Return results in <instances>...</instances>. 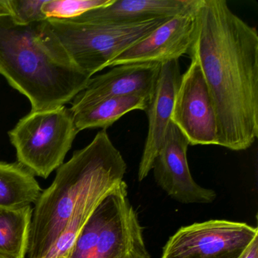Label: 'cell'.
Masks as SVG:
<instances>
[{"mask_svg": "<svg viewBox=\"0 0 258 258\" xmlns=\"http://www.w3.org/2000/svg\"><path fill=\"white\" fill-rule=\"evenodd\" d=\"M188 55L197 61L214 105L217 146L250 148L258 137V34L226 0H199Z\"/></svg>", "mask_w": 258, "mask_h": 258, "instance_id": "obj_1", "label": "cell"}, {"mask_svg": "<svg viewBox=\"0 0 258 258\" xmlns=\"http://www.w3.org/2000/svg\"><path fill=\"white\" fill-rule=\"evenodd\" d=\"M0 74L29 99L31 111L64 106L91 78L68 55L49 20L28 25L0 16Z\"/></svg>", "mask_w": 258, "mask_h": 258, "instance_id": "obj_2", "label": "cell"}, {"mask_svg": "<svg viewBox=\"0 0 258 258\" xmlns=\"http://www.w3.org/2000/svg\"><path fill=\"white\" fill-rule=\"evenodd\" d=\"M126 164L105 130L60 166L52 185L40 195L33 211L28 256L49 253L76 210L89 199L123 182Z\"/></svg>", "mask_w": 258, "mask_h": 258, "instance_id": "obj_3", "label": "cell"}, {"mask_svg": "<svg viewBox=\"0 0 258 258\" xmlns=\"http://www.w3.org/2000/svg\"><path fill=\"white\" fill-rule=\"evenodd\" d=\"M170 19H153L128 25L48 20L72 61L92 78L95 74L108 67L115 57Z\"/></svg>", "mask_w": 258, "mask_h": 258, "instance_id": "obj_4", "label": "cell"}, {"mask_svg": "<svg viewBox=\"0 0 258 258\" xmlns=\"http://www.w3.org/2000/svg\"><path fill=\"white\" fill-rule=\"evenodd\" d=\"M79 133L71 108L31 111L9 132L18 162L32 174L46 178L62 165Z\"/></svg>", "mask_w": 258, "mask_h": 258, "instance_id": "obj_5", "label": "cell"}, {"mask_svg": "<svg viewBox=\"0 0 258 258\" xmlns=\"http://www.w3.org/2000/svg\"><path fill=\"white\" fill-rule=\"evenodd\" d=\"M256 236L257 228L241 222L193 223L182 226L169 238L161 258H241Z\"/></svg>", "mask_w": 258, "mask_h": 258, "instance_id": "obj_6", "label": "cell"}, {"mask_svg": "<svg viewBox=\"0 0 258 258\" xmlns=\"http://www.w3.org/2000/svg\"><path fill=\"white\" fill-rule=\"evenodd\" d=\"M171 122L191 146H217V122L212 100L197 61L181 75Z\"/></svg>", "mask_w": 258, "mask_h": 258, "instance_id": "obj_7", "label": "cell"}, {"mask_svg": "<svg viewBox=\"0 0 258 258\" xmlns=\"http://www.w3.org/2000/svg\"><path fill=\"white\" fill-rule=\"evenodd\" d=\"M188 146L185 136L170 122L154 162L155 180L171 199L179 203H212L217 199L215 191L201 186L191 176L187 160Z\"/></svg>", "mask_w": 258, "mask_h": 258, "instance_id": "obj_8", "label": "cell"}, {"mask_svg": "<svg viewBox=\"0 0 258 258\" xmlns=\"http://www.w3.org/2000/svg\"><path fill=\"white\" fill-rule=\"evenodd\" d=\"M197 7L161 24L143 40L115 57L108 67L134 63L162 64L188 55L194 39Z\"/></svg>", "mask_w": 258, "mask_h": 258, "instance_id": "obj_9", "label": "cell"}, {"mask_svg": "<svg viewBox=\"0 0 258 258\" xmlns=\"http://www.w3.org/2000/svg\"><path fill=\"white\" fill-rule=\"evenodd\" d=\"M159 63L120 64L91 78L87 87L78 93L71 110L110 98L141 96L150 99L161 71Z\"/></svg>", "mask_w": 258, "mask_h": 258, "instance_id": "obj_10", "label": "cell"}, {"mask_svg": "<svg viewBox=\"0 0 258 258\" xmlns=\"http://www.w3.org/2000/svg\"><path fill=\"white\" fill-rule=\"evenodd\" d=\"M178 59L162 63L153 94L146 111L148 133L138 169V179H146L153 168L157 155L164 141L171 122L173 104L181 78Z\"/></svg>", "mask_w": 258, "mask_h": 258, "instance_id": "obj_11", "label": "cell"}, {"mask_svg": "<svg viewBox=\"0 0 258 258\" xmlns=\"http://www.w3.org/2000/svg\"><path fill=\"white\" fill-rule=\"evenodd\" d=\"M199 0H114L106 7L90 10L72 19L75 23L128 25L170 19L192 11Z\"/></svg>", "mask_w": 258, "mask_h": 258, "instance_id": "obj_12", "label": "cell"}, {"mask_svg": "<svg viewBox=\"0 0 258 258\" xmlns=\"http://www.w3.org/2000/svg\"><path fill=\"white\" fill-rule=\"evenodd\" d=\"M89 258H151L138 215L123 195L115 212L101 231Z\"/></svg>", "mask_w": 258, "mask_h": 258, "instance_id": "obj_13", "label": "cell"}, {"mask_svg": "<svg viewBox=\"0 0 258 258\" xmlns=\"http://www.w3.org/2000/svg\"><path fill=\"white\" fill-rule=\"evenodd\" d=\"M149 99L141 96H123L103 99L73 110L74 121L78 131L108 129L125 114L135 110L146 111Z\"/></svg>", "mask_w": 258, "mask_h": 258, "instance_id": "obj_14", "label": "cell"}, {"mask_svg": "<svg viewBox=\"0 0 258 258\" xmlns=\"http://www.w3.org/2000/svg\"><path fill=\"white\" fill-rule=\"evenodd\" d=\"M38 182L19 162H0V208H18L36 203L41 195Z\"/></svg>", "mask_w": 258, "mask_h": 258, "instance_id": "obj_15", "label": "cell"}, {"mask_svg": "<svg viewBox=\"0 0 258 258\" xmlns=\"http://www.w3.org/2000/svg\"><path fill=\"white\" fill-rule=\"evenodd\" d=\"M34 209L0 208V257L25 258Z\"/></svg>", "mask_w": 258, "mask_h": 258, "instance_id": "obj_16", "label": "cell"}, {"mask_svg": "<svg viewBox=\"0 0 258 258\" xmlns=\"http://www.w3.org/2000/svg\"><path fill=\"white\" fill-rule=\"evenodd\" d=\"M114 0H46L43 13L48 19L66 20L78 17L86 12L106 7Z\"/></svg>", "mask_w": 258, "mask_h": 258, "instance_id": "obj_17", "label": "cell"}, {"mask_svg": "<svg viewBox=\"0 0 258 258\" xmlns=\"http://www.w3.org/2000/svg\"><path fill=\"white\" fill-rule=\"evenodd\" d=\"M45 2L46 0H8L11 16L20 25L48 20L42 10Z\"/></svg>", "mask_w": 258, "mask_h": 258, "instance_id": "obj_18", "label": "cell"}, {"mask_svg": "<svg viewBox=\"0 0 258 258\" xmlns=\"http://www.w3.org/2000/svg\"><path fill=\"white\" fill-rule=\"evenodd\" d=\"M241 258H258V236L253 238Z\"/></svg>", "mask_w": 258, "mask_h": 258, "instance_id": "obj_19", "label": "cell"}, {"mask_svg": "<svg viewBox=\"0 0 258 258\" xmlns=\"http://www.w3.org/2000/svg\"><path fill=\"white\" fill-rule=\"evenodd\" d=\"M8 0H0V16H11Z\"/></svg>", "mask_w": 258, "mask_h": 258, "instance_id": "obj_20", "label": "cell"}, {"mask_svg": "<svg viewBox=\"0 0 258 258\" xmlns=\"http://www.w3.org/2000/svg\"><path fill=\"white\" fill-rule=\"evenodd\" d=\"M0 258H2V257H0Z\"/></svg>", "mask_w": 258, "mask_h": 258, "instance_id": "obj_21", "label": "cell"}]
</instances>
